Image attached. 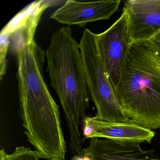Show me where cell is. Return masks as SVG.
<instances>
[{
    "instance_id": "obj_1",
    "label": "cell",
    "mask_w": 160,
    "mask_h": 160,
    "mask_svg": "<svg viewBox=\"0 0 160 160\" xmlns=\"http://www.w3.org/2000/svg\"><path fill=\"white\" fill-rule=\"evenodd\" d=\"M16 57L19 113L27 139L42 159L64 160L67 149L59 108L43 73L45 52L34 40Z\"/></svg>"
},
{
    "instance_id": "obj_2",
    "label": "cell",
    "mask_w": 160,
    "mask_h": 160,
    "mask_svg": "<svg viewBox=\"0 0 160 160\" xmlns=\"http://www.w3.org/2000/svg\"><path fill=\"white\" fill-rule=\"evenodd\" d=\"M45 56L51 86L61 104L70 132V150L74 156L82 157L78 127L91 97L79 44L70 26L53 33Z\"/></svg>"
},
{
    "instance_id": "obj_3",
    "label": "cell",
    "mask_w": 160,
    "mask_h": 160,
    "mask_svg": "<svg viewBox=\"0 0 160 160\" xmlns=\"http://www.w3.org/2000/svg\"><path fill=\"white\" fill-rule=\"evenodd\" d=\"M115 91L128 118L160 129V57L149 41L131 45Z\"/></svg>"
},
{
    "instance_id": "obj_4",
    "label": "cell",
    "mask_w": 160,
    "mask_h": 160,
    "mask_svg": "<svg viewBox=\"0 0 160 160\" xmlns=\"http://www.w3.org/2000/svg\"><path fill=\"white\" fill-rule=\"evenodd\" d=\"M90 95L101 121L121 122L129 120L120 106L115 89L101 58L97 34L86 29L79 43Z\"/></svg>"
},
{
    "instance_id": "obj_5",
    "label": "cell",
    "mask_w": 160,
    "mask_h": 160,
    "mask_svg": "<svg viewBox=\"0 0 160 160\" xmlns=\"http://www.w3.org/2000/svg\"><path fill=\"white\" fill-rule=\"evenodd\" d=\"M97 43L101 58L115 89L131 45L127 17L124 12L109 28L97 34Z\"/></svg>"
},
{
    "instance_id": "obj_6",
    "label": "cell",
    "mask_w": 160,
    "mask_h": 160,
    "mask_svg": "<svg viewBox=\"0 0 160 160\" xmlns=\"http://www.w3.org/2000/svg\"><path fill=\"white\" fill-rule=\"evenodd\" d=\"M58 1L40 0L30 3L16 15L2 30L0 35L8 36L9 49L18 54L34 40V34L44 11L56 5Z\"/></svg>"
},
{
    "instance_id": "obj_7",
    "label": "cell",
    "mask_w": 160,
    "mask_h": 160,
    "mask_svg": "<svg viewBox=\"0 0 160 160\" xmlns=\"http://www.w3.org/2000/svg\"><path fill=\"white\" fill-rule=\"evenodd\" d=\"M84 138H107L121 141L151 143L155 135L153 130L143 127L131 120L112 122L101 121L95 117L85 116L82 119Z\"/></svg>"
},
{
    "instance_id": "obj_8",
    "label": "cell",
    "mask_w": 160,
    "mask_h": 160,
    "mask_svg": "<svg viewBox=\"0 0 160 160\" xmlns=\"http://www.w3.org/2000/svg\"><path fill=\"white\" fill-rule=\"evenodd\" d=\"M123 12L127 17L131 44L149 41L160 32V0H128Z\"/></svg>"
},
{
    "instance_id": "obj_9",
    "label": "cell",
    "mask_w": 160,
    "mask_h": 160,
    "mask_svg": "<svg viewBox=\"0 0 160 160\" xmlns=\"http://www.w3.org/2000/svg\"><path fill=\"white\" fill-rule=\"evenodd\" d=\"M121 2L120 0L90 2L68 0L50 18L61 24L84 28L88 23L109 19L118 10Z\"/></svg>"
},
{
    "instance_id": "obj_10",
    "label": "cell",
    "mask_w": 160,
    "mask_h": 160,
    "mask_svg": "<svg viewBox=\"0 0 160 160\" xmlns=\"http://www.w3.org/2000/svg\"><path fill=\"white\" fill-rule=\"evenodd\" d=\"M141 143L107 138H91L81 157L73 160H160L153 150L143 149Z\"/></svg>"
},
{
    "instance_id": "obj_11",
    "label": "cell",
    "mask_w": 160,
    "mask_h": 160,
    "mask_svg": "<svg viewBox=\"0 0 160 160\" xmlns=\"http://www.w3.org/2000/svg\"><path fill=\"white\" fill-rule=\"evenodd\" d=\"M39 152L24 146L17 147L12 153L8 154L4 148L0 151V160H40Z\"/></svg>"
},
{
    "instance_id": "obj_12",
    "label": "cell",
    "mask_w": 160,
    "mask_h": 160,
    "mask_svg": "<svg viewBox=\"0 0 160 160\" xmlns=\"http://www.w3.org/2000/svg\"><path fill=\"white\" fill-rule=\"evenodd\" d=\"M10 43L8 36L0 35V76L1 80H2L7 71L8 61L6 57Z\"/></svg>"
},
{
    "instance_id": "obj_13",
    "label": "cell",
    "mask_w": 160,
    "mask_h": 160,
    "mask_svg": "<svg viewBox=\"0 0 160 160\" xmlns=\"http://www.w3.org/2000/svg\"><path fill=\"white\" fill-rule=\"evenodd\" d=\"M154 50L160 57V32L149 40Z\"/></svg>"
}]
</instances>
